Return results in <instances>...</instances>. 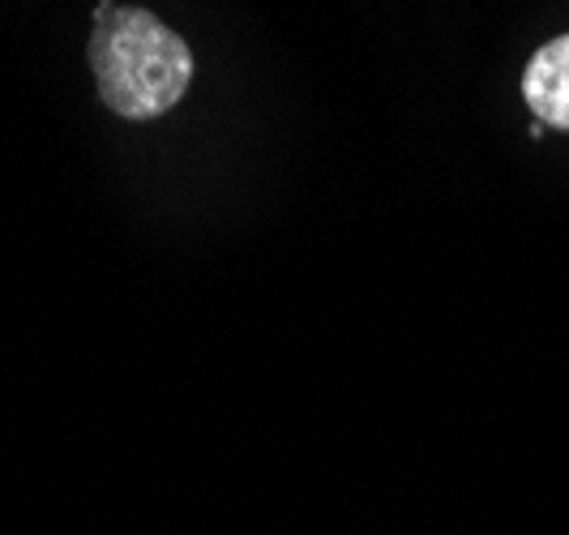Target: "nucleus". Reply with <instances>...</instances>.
Returning <instances> with one entry per match:
<instances>
[{
    "mask_svg": "<svg viewBox=\"0 0 569 535\" xmlns=\"http://www.w3.org/2000/svg\"><path fill=\"white\" fill-rule=\"evenodd\" d=\"M90 69L99 99L124 120H154L171 112L193 82L189 43L150 9L99 4L90 34Z\"/></svg>",
    "mask_w": 569,
    "mask_h": 535,
    "instance_id": "obj_1",
    "label": "nucleus"
},
{
    "mask_svg": "<svg viewBox=\"0 0 569 535\" xmlns=\"http://www.w3.org/2000/svg\"><path fill=\"white\" fill-rule=\"evenodd\" d=\"M522 99L540 125L569 129V34L543 43L522 73Z\"/></svg>",
    "mask_w": 569,
    "mask_h": 535,
    "instance_id": "obj_2",
    "label": "nucleus"
}]
</instances>
